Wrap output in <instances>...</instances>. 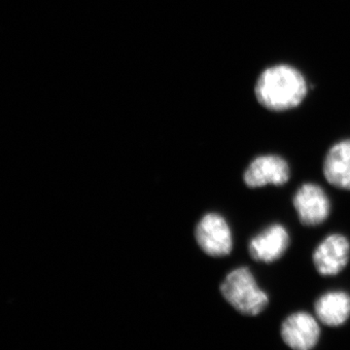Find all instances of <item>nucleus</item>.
Masks as SVG:
<instances>
[{"instance_id":"nucleus-3","label":"nucleus","mask_w":350,"mask_h":350,"mask_svg":"<svg viewBox=\"0 0 350 350\" xmlns=\"http://www.w3.org/2000/svg\"><path fill=\"white\" fill-rule=\"evenodd\" d=\"M196 239L209 256L224 257L232 252V231L220 214L208 213L200 219L196 228Z\"/></svg>"},{"instance_id":"nucleus-5","label":"nucleus","mask_w":350,"mask_h":350,"mask_svg":"<svg viewBox=\"0 0 350 350\" xmlns=\"http://www.w3.org/2000/svg\"><path fill=\"white\" fill-rule=\"evenodd\" d=\"M290 179V167L282 157H257L248 165L243 174L244 183L250 188L267 185L282 186Z\"/></svg>"},{"instance_id":"nucleus-7","label":"nucleus","mask_w":350,"mask_h":350,"mask_svg":"<svg viewBox=\"0 0 350 350\" xmlns=\"http://www.w3.org/2000/svg\"><path fill=\"white\" fill-rule=\"evenodd\" d=\"M283 342L295 350L312 349L319 342L320 327L317 320L310 313H292L282 325Z\"/></svg>"},{"instance_id":"nucleus-4","label":"nucleus","mask_w":350,"mask_h":350,"mask_svg":"<svg viewBox=\"0 0 350 350\" xmlns=\"http://www.w3.org/2000/svg\"><path fill=\"white\" fill-rule=\"evenodd\" d=\"M293 206L301 224L314 227L321 225L331 213V202L321 186L314 183L301 185L293 198Z\"/></svg>"},{"instance_id":"nucleus-9","label":"nucleus","mask_w":350,"mask_h":350,"mask_svg":"<svg viewBox=\"0 0 350 350\" xmlns=\"http://www.w3.org/2000/svg\"><path fill=\"white\" fill-rule=\"evenodd\" d=\"M323 174L334 187L350 191V139L338 142L329 149Z\"/></svg>"},{"instance_id":"nucleus-8","label":"nucleus","mask_w":350,"mask_h":350,"mask_svg":"<svg viewBox=\"0 0 350 350\" xmlns=\"http://www.w3.org/2000/svg\"><path fill=\"white\" fill-rule=\"evenodd\" d=\"M289 244L290 236L286 228L273 224L251 239L248 252L254 261L271 264L284 255Z\"/></svg>"},{"instance_id":"nucleus-1","label":"nucleus","mask_w":350,"mask_h":350,"mask_svg":"<svg viewBox=\"0 0 350 350\" xmlns=\"http://www.w3.org/2000/svg\"><path fill=\"white\" fill-rule=\"evenodd\" d=\"M306 94L305 76L290 64H275L265 69L255 85L257 100L271 111L294 109L303 103Z\"/></svg>"},{"instance_id":"nucleus-6","label":"nucleus","mask_w":350,"mask_h":350,"mask_svg":"<svg viewBox=\"0 0 350 350\" xmlns=\"http://www.w3.org/2000/svg\"><path fill=\"white\" fill-rule=\"evenodd\" d=\"M350 243L344 234L327 237L313 252L312 261L317 273L323 276L337 275L349 264Z\"/></svg>"},{"instance_id":"nucleus-2","label":"nucleus","mask_w":350,"mask_h":350,"mask_svg":"<svg viewBox=\"0 0 350 350\" xmlns=\"http://www.w3.org/2000/svg\"><path fill=\"white\" fill-rule=\"evenodd\" d=\"M221 294L241 314L256 317L269 305V296L262 291L247 267L231 271L222 282Z\"/></svg>"},{"instance_id":"nucleus-10","label":"nucleus","mask_w":350,"mask_h":350,"mask_svg":"<svg viewBox=\"0 0 350 350\" xmlns=\"http://www.w3.org/2000/svg\"><path fill=\"white\" fill-rule=\"evenodd\" d=\"M317 319L324 325L340 327L350 317V295L345 291H331L322 295L314 304Z\"/></svg>"}]
</instances>
